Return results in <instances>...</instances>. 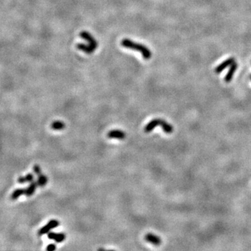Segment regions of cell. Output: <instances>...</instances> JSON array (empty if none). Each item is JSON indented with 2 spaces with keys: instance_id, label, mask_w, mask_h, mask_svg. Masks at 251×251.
Wrapping results in <instances>:
<instances>
[{
  "instance_id": "cell-14",
  "label": "cell",
  "mask_w": 251,
  "mask_h": 251,
  "mask_svg": "<svg viewBox=\"0 0 251 251\" xmlns=\"http://www.w3.org/2000/svg\"><path fill=\"white\" fill-rule=\"evenodd\" d=\"M51 128L55 131H61L65 128V124L62 121H55L51 124Z\"/></svg>"
},
{
  "instance_id": "cell-17",
  "label": "cell",
  "mask_w": 251,
  "mask_h": 251,
  "mask_svg": "<svg viewBox=\"0 0 251 251\" xmlns=\"http://www.w3.org/2000/svg\"><path fill=\"white\" fill-rule=\"evenodd\" d=\"M55 249H56V246H55V244H53V243L49 244L46 248V250H48V251H53V250H55Z\"/></svg>"
},
{
  "instance_id": "cell-12",
  "label": "cell",
  "mask_w": 251,
  "mask_h": 251,
  "mask_svg": "<svg viewBox=\"0 0 251 251\" xmlns=\"http://www.w3.org/2000/svg\"><path fill=\"white\" fill-rule=\"evenodd\" d=\"M22 194H25V188H17L11 194V199L12 200H16L22 195Z\"/></svg>"
},
{
  "instance_id": "cell-5",
  "label": "cell",
  "mask_w": 251,
  "mask_h": 251,
  "mask_svg": "<svg viewBox=\"0 0 251 251\" xmlns=\"http://www.w3.org/2000/svg\"><path fill=\"white\" fill-rule=\"evenodd\" d=\"M235 62V60L234 58L231 57V58L227 59V60L224 61L223 62H222L220 65H218L217 67L216 68V69H215V73L217 74L220 73L222 71H223V70H225L226 68L228 67V66H231L232 64Z\"/></svg>"
},
{
  "instance_id": "cell-1",
  "label": "cell",
  "mask_w": 251,
  "mask_h": 251,
  "mask_svg": "<svg viewBox=\"0 0 251 251\" xmlns=\"http://www.w3.org/2000/svg\"><path fill=\"white\" fill-rule=\"evenodd\" d=\"M121 45L127 49H130V50L140 52L142 54V57L144 60H149L151 57L152 53L151 50L143 44H141V43H136V42L133 41L132 40L129 39H123L121 41Z\"/></svg>"
},
{
  "instance_id": "cell-16",
  "label": "cell",
  "mask_w": 251,
  "mask_h": 251,
  "mask_svg": "<svg viewBox=\"0 0 251 251\" xmlns=\"http://www.w3.org/2000/svg\"><path fill=\"white\" fill-rule=\"evenodd\" d=\"M33 170H34V172L37 175L39 176L40 174H41V167H40L39 165H34Z\"/></svg>"
},
{
  "instance_id": "cell-2",
  "label": "cell",
  "mask_w": 251,
  "mask_h": 251,
  "mask_svg": "<svg viewBox=\"0 0 251 251\" xmlns=\"http://www.w3.org/2000/svg\"><path fill=\"white\" fill-rule=\"evenodd\" d=\"M158 125H161L162 127V129L166 133H172L174 131V127L172 125L170 124L165 121L163 119H155L149 121L144 127V132L145 133H150Z\"/></svg>"
},
{
  "instance_id": "cell-11",
  "label": "cell",
  "mask_w": 251,
  "mask_h": 251,
  "mask_svg": "<svg viewBox=\"0 0 251 251\" xmlns=\"http://www.w3.org/2000/svg\"><path fill=\"white\" fill-rule=\"evenodd\" d=\"M76 47L79 50L83 51L84 52L87 53V54H92L94 52V50L89 46V45H85L82 43H79V44H76Z\"/></svg>"
},
{
  "instance_id": "cell-13",
  "label": "cell",
  "mask_w": 251,
  "mask_h": 251,
  "mask_svg": "<svg viewBox=\"0 0 251 251\" xmlns=\"http://www.w3.org/2000/svg\"><path fill=\"white\" fill-rule=\"evenodd\" d=\"M34 176L32 173H29L24 176H20L18 179V182L20 184H24L26 182H32L34 181Z\"/></svg>"
},
{
  "instance_id": "cell-6",
  "label": "cell",
  "mask_w": 251,
  "mask_h": 251,
  "mask_svg": "<svg viewBox=\"0 0 251 251\" xmlns=\"http://www.w3.org/2000/svg\"><path fill=\"white\" fill-rule=\"evenodd\" d=\"M47 237L48 239L55 241L57 243H61L66 239V235L64 233H55L52 232H49L47 234Z\"/></svg>"
},
{
  "instance_id": "cell-8",
  "label": "cell",
  "mask_w": 251,
  "mask_h": 251,
  "mask_svg": "<svg viewBox=\"0 0 251 251\" xmlns=\"http://www.w3.org/2000/svg\"><path fill=\"white\" fill-rule=\"evenodd\" d=\"M145 240L155 246H159L161 243V239L159 237L154 235L152 233H148L145 236Z\"/></svg>"
},
{
  "instance_id": "cell-9",
  "label": "cell",
  "mask_w": 251,
  "mask_h": 251,
  "mask_svg": "<svg viewBox=\"0 0 251 251\" xmlns=\"http://www.w3.org/2000/svg\"><path fill=\"white\" fill-rule=\"evenodd\" d=\"M237 66H238V65H237V64L236 62L233 63V64L230 66L229 71H228L227 75H226L225 77V81L226 82H229L232 80L234 74H235V71H237Z\"/></svg>"
},
{
  "instance_id": "cell-4",
  "label": "cell",
  "mask_w": 251,
  "mask_h": 251,
  "mask_svg": "<svg viewBox=\"0 0 251 251\" xmlns=\"http://www.w3.org/2000/svg\"><path fill=\"white\" fill-rule=\"evenodd\" d=\"M59 225H60V222H59L58 220H51L47 222V225L43 226V227H41V229H39V231L38 232V235H39V236L45 235V234L48 233L51 229H53V228L58 227Z\"/></svg>"
},
{
  "instance_id": "cell-10",
  "label": "cell",
  "mask_w": 251,
  "mask_h": 251,
  "mask_svg": "<svg viewBox=\"0 0 251 251\" xmlns=\"http://www.w3.org/2000/svg\"><path fill=\"white\" fill-rule=\"evenodd\" d=\"M37 186H38V184L37 181H33L31 182V184H29V186H28L27 188H25L26 196L27 197L32 196V195L35 193V191L36 189H37Z\"/></svg>"
},
{
  "instance_id": "cell-3",
  "label": "cell",
  "mask_w": 251,
  "mask_h": 251,
  "mask_svg": "<svg viewBox=\"0 0 251 251\" xmlns=\"http://www.w3.org/2000/svg\"><path fill=\"white\" fill-rule=\"evenodd\" d=\"M80 37L88 41L89 42L88 45L92 47L94 50H96L97 47H98V42H97L96 40L95 39V38H94V37H93L92 34L89 33L88 32H86V31L81 32L80 33Z\"/></svg>"
},
{
  "instance_id": "cell-7",
  "label": "cell",
  "mask_w": 251,
  "mask_h": 251,
  "mask_svg": "<svg viewBox=\"0 0 251 251\" xmlns=\"http://www.w3.org/2000/svg\"><path fill=\"white\" fill-rule=\"evenodd\" d=\"M108 138H115L119 140H123L125 138V133L123 131L120 130H113L110 131L108 133Z\"/></svg>"
},
{
  "instance_id": "cell-15",
  "label": "cell",
  "mask_w": 251,
  "mask_h": 251,
  "mask_svg": "<svg viewBox=\"0 0 251 251\" xmlns=\"http://www.w3.org/2000/svg\"><path fill=\"white\" fill-rule=\"evenodd\" d=\"M37 182L38 184V186H39V187H43V186L46 185L47 182V177L45 175H44V174H40L39 176H38Z\"/></svg>"
}]
</instances>
